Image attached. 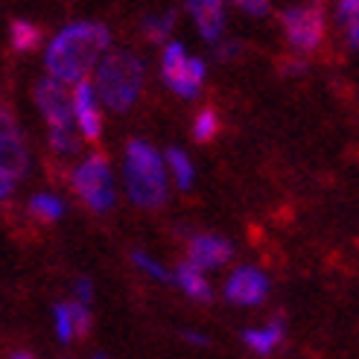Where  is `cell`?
I'll return each instance as SVG.
<instances>
[{
	"label": "cell",
	"instance_id": "obj_24",
	"mask_svg": "<svg viewBox=\"0 0 359 359\" xmlns=\"http://www.w3.org/2000/svg\"><path fill=\"white\" fill-rule=\"evenodd\" d=\"M234 4L248 15H266L269 12V0H234Z\"/></svg>",
	"mask_w": 359,
	"mask_h": 359
},
{
	"label": "cell",
	"instance_id": "obj_28",
	"mask_svg": "<svg viewBox=\"0 0 359 359\" xmlns=\"http://www.w3.org/2000/svg\"><path fill=\"white\" fill-rule=\"evenodd\" d=\"M91 359H109V356H105V353H94Z\"/></svg>",
	"mask_w": 359,
	"mask_h": 359
},
{
	"label": "cell",
	"instance_id": "obj_26",
	"mask_svg": "<svg viewBox=\"0 0 359 359\" xmlns=\"http://www.w3.org/2000/svg\"><path fill=\"white\" fill-rule=\"evenodd\" d=\"M184 339H187L190 345H208V339H205L202 333H193V330H187V333H184Z\"/></svg>",
	"mask_w": 359,
	"mask_h": 359
},
{
	"label": "cell",
	"instance_id": "obj_12",
	"mask_svg": "<svg viewBox=\"0 0 359 359\" xmlns=\"http://www.w3.org/2000/svg\"><path fill=\"white\" fill-rule=\"evenodd\" d=\"M187 9L202 32V39L217 44L222 39V24H225V4L222 0H190Z\"/></svg>",
	"mask_w": 359,
	"mask_h": 359
},
{
	"label": "cell",
	"instance_id": "obj_27",
	"mask_svg": "<svg viewBox=\"0 0 359 359\" xmlns=\"http://www.w3.org/2000/svg\"><path fill=\"white\" fill-rule=\"evenodd\" d=\"M12 359H35V356H32L29 351H15V353H12Z\"/></svg>",
	"mask_w": 359,
	"mask_h": 359
},
{
	"label": "cell",
	"instance_id": "obj_1",
	"mask_svg": "<svg viewBox=\"0 0 359 359\" xmlns=\"http://www.w3.org/2000/svg\"><path fill=\"white\" fill-rule=\"evenodd\" d=\"M111 44V35L102 24H70L47 47V74L59 82H82L91 67H97Z\"/></svg>",
	"mask_w": 359,
	"mask_h": 359
},
{
	"label": "cell",
	"instance_id": "obj_4",
	"mask_svg": "<svg viewBox=\"0 0 359 359\" xmlns=\"http://www.w3.org/2000/svg\"><path fill=\"white\" fill-rule=\"evenodd\" d=\"M35 102L47 120L50 129V147L59 155H70L76 149V114H74V94L65 91V82L59 79H41L35 85Z\"/></svg>",
	"mask_w": 359,
	"mask_h": 359
},
{
	"label": "cell",
	"instance_id": "obj_2",
	"mask_svg": "<svg viewBox=\"0 0 359 359\" xmlns=\"http://www.w3.org/2000/svg\"><path fill=\"white\" fill-rule=\"evenodd\" d=\"M126 193L140 208H158L167 199V158H161L149 143L132 140L123 161Z\"/></svg>",
	"mask_w": 359,
	"mask_h": 359
},
{
	"label": "cell",
	"instance_id": "obj_11",
	"mask_svg": "<svg viewBox=\"0 0 359 359\" xmlns=\"http://www.w3.org/2000/svg\"><path fill=\"white\" fill-rule=\"evenodd\" d=\"M231 255H234V245L217 234H196L187 243V260L199 269H219L231 260Z\"/></svg>",
	"mask_w": 359,
	"mask_h": 359
},
{
	"label": "cell",
	"instance_id": "obj_5",
	"mask_svg": "<svg viewBox=\"0 0 359 359\" xmlns=\"http://www.w3.org/2000/svg\"><path fill=\"white\" fill-rule=\"evenodd\" d=\"M70 184H74V193L94 213H105L114 205V178H111V170H109V161H105L102 155L85 158L82 164L74 170Z\"/></svg>",
	"mask_w": 359,
	"mask_h": 359
},
{
	"label": "cell",
	"instance_id": "obj_17",
	"mask_svg": "<svg viewBox=\"0 0 359 359\" xmlns=\"http://www.w3.org/2000/svg\"><path fill=\"white\" fill-rule=\"evenodd\" d=\"M167 167L172 170V178H175V184L182 187V190H190L193 184V178H196V170L190 164V158L182 152V149H167Z\"/></svg>",
	"mask_w": 359,
	"mask_h": 359
},
{
	"label": "cell",
	"instance_id": "obj_23",
	"mask_svg": "<svg viewBox=\"0 0 359 359\" xmlns=\"http://www.w3.org/2000/svg\"><path fill=\"white\" fill-rule=\"evenodd\" d=\"M339 21L342 27L359 24V0H339Z\"/></svg>",
	"mask_w": 359,
	"mask_h": 359
},
{
	"label": "cell",
	"instance_id": "obj_8",
	"mask_svg": "<svg viewBox=\"0 0 359 359\" xmlns=\"http://www.w3.org/2000/svg\"><path fill=\"white\" fill-rule=\"evenodd\" d=\"M0 140H4V147H0V149H4V167H0V196L9 199V193L15 190V182L27 170V147H24V137H21V132H18V126H15L9 111H4V135H0Z\"/></svg>",
	"mask_w": 359,
	"mask_h": 359
},
{
	"label": "cell",
	"instance_id": "obj_15",
	"mask_svg": "<svg viewBox=\"0 0 359 359\" xmlns=\"http://www.w3.org/2000/svg\"><path fill=\"white\" fill-rule=\"evenodd\" d=\"M27 208H29V217L39 219V222H56V219H62V213H65L62 199L59 196H50V193L32 196Z\"/></svg>",
	"mask_w": 359,
	"mask_h": 359
},
{
	"label": "cell",
	"instance_id": "obj_16",
	"mask_svg": "<svg viewBox=\"0 0 359 359\" xmlns=\"http://www.w3.org/2000/svg\"><path fill=\"white\" fill-rule=\"evenodd\" d=\"M9 44L15 53H29L41 44V32L29 21H12L9 24Z\"/></svg>",
	"mask_w": 359,
	"mask_h": 359
},
{
	"label": "cell",
	"instance_id": "obj_13",
	"mask_svg": "<svg viewBox=\"0 0 359 359\" xmlns=\"http://www.w3.org/2000/svg\"><path fill=\"white\" fill-rule=\"evenodd\" d=\"M175 283H178V290H182L187 298H193V301H199V304L213 301V290H210V283L205 278V269L193 266L190 260H184L182 266L175 269Z\"/></svg>",
	"mask_w": 359,
	"mask_h": 359
},
{
	"label": "cell",
	"instance_id": "obj_18",
	"mask_svg": "<svg viewBox=\"0 0 359 359\" xmlns=\"http://www.w3.org/2000/svg\"><path fill=\"white\" fill-rule=\"evenodd\" d=\"M219 135V114L213 109H202L193 120V137L199 143H210Z\"/></svg>",
	"mask_w": 359,
	"mask_h": 359
},
{
	"label": "cell",
	"instance_id": "obj_25",
	"mask_svg": "<svg viewBox=\"0 0 359 359\" xmlns=\"http://www.w3.org/2000/svg\"><path fill=\"white\" fill-rule=\"evenodd\" d=\"M91 298H94V286H91V280H88V278H79V280H76V301L91 304Z\"/></svg>",
	"mask_w": 359,
	"mask_h": 359
},
{
	"label": "cell",
	"instance_id": "obj_3",
	"mask_svg": "<svg viewBox=\"0 0 359 359\" xmlns=\"http://www.w3.org/2000/svg\"><path fill=\"white\" fill-rule=\"evenodd\" d=\"M143 88V65L123 50H109L97 65V94L111 111H126Z\"/></svg>",
	"mask_w": 359,
	"mask_h": 359
},
{
	"label": "cell",
	"instance_id": "obj_20",
	"mask_svg": "<svg viewBox=\"0 0 359 359\" xmlns=\"http://www.w3.org/2000/svg\"><path fill=\"white\" fill-rule=\"evenodd\" d=\"M132 260H135V266L140 269V272H147L149 278H155V280H161V283H170V280H175V275H170L164 266H161L158 260H152V257H147V255H143V251H135Z\"/></svg>",
	"mask_w": 359,
	"mask_h": 359
},
{
	"label": "cell",
	"instance_id": "obj_6",
	"mask_svg": "<svg viewBox=\"0 0 359 359\" xmlns=\"http://www.w3.org/2000/svg\"><path fill=\"white\" fill-rule=\"evenodd\" d=\"M280 27L286 32V41L298 53H313L325 41V9H321L318 0H304V4L290 6L280 15Z\"/></svg>",
	"mask_w": 359,
	"mask_h": 359
},
{
	"label": "cell",
	"instance_id": "obj_14",
	"mask_svg": "<svg viewBox=\"0 0 359 359\" xmlns=\"http://www.w3.org/2000/svg\"><path fill=\"white\" fill-rule=\"evenodd\" d=\"M243 342L248 351H255L257 356H269V353H275L278 345L283 342V318H275V321H269L266 327H251L243 333Z\"/></svg>",
	"mask_w": 359,
	"mask_h": 359
},
{
	"label": "cell",
	"instance_id": "obj_7",
	"mask_svg": "<svg viewBox=\"0 0 359 359\" xmlns=\"http://www.w3.org/2000/svg\"><path fill=\"white\" fill-rule=\"evenodd\" d=\"M164 79L178 97H196L205 79V65L202 59H190L182 44H167L164 47Z\"/></svg>",
	"mask_w": 359,
	"mask_h": 359
},
{
	"label": "cell",
	"instance_id": "obj_21",
	"mask_svg": "<svg viewBox=\"0 0 359 359\" xmlns=\"http://www.w3.org/2000/svg\"><path fill=\"white\" fill-rule=\"evenodd\" d=\"M170 29H172V15H161V18H149V21H147L149 41H167Z\"/></svg>",
	"mask_w": 359,
	"mask_h": 359
},
{
	"label": "cell",
	"instance_id": "obj_9",
	"mask_svg": "<svg viewBox=\"0 0 359 359\" xmlns=\"http://www.w3.org/2000/svg\"><path fill=\"white\" fill-rule=\"evenodd\" d=\"M269 295V278L255 266H240L225 280V298L237 307H257Z\"/></svg>",
	"mask_w": 359,
	"mask_h": 359
},
{
	"label": "cell",
	"instance_id": "obj_10",
	"mask_svg": "<svg viewBox=\"0 0 359 359\" xmlns=\"http://www.w3.org/2000/svg\"><path fill=\"white\" fill-rule=\"evenodd\" d=\"M74 114H76V126L79 135L88 143H97L102 135V114L97 109V97H94V85L82 79L74 88Z\"/></svg>",
	"mask_w": 359,
	"mask_h": 359
},
{
	"label": "cell",
	"instance_id": "obj_19",
	"mask_svg": "<svg viewBox=\"0 0 359 359\" xmlns=\"http://www.w3.org/2000/svg\"><path fill=\"white\" fill-rule=\"evenodd\" d=\"M53 325H56V336L59 342H74L76 336V321H74V310H70V304H56L53 307Z\"/></svg>",
	"mask_w": 359,
	"mask_h": 359
},
{
	"label": "cell",
	"instance_id": "obj_22",
	"mask_svg": "<svg viewBox=\"0 0 359 359\" xmlns=\"http://www.w3.org/2000/svg\"><path fill=\"white\" fill-rule=\"evenodd\" d=\"M70 310H74V321H76V336L79 339H85L88 333H91V310H88V304H82V301H74L70 304Z\"/></svg>",
	"mask_w": 359,
	"mask_h": 359
}]
</instances>
